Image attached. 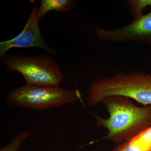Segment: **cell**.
I'll return each instance as SVG.
<instances>
[{
	"instance_id": "3",
	"label": "cell",
	"mask_w": 151,
	"mask_h": 151,
	"mask_svg": "<svg viewBox=\"0 0 151 151\" xmlns=\"http://www.w3.org/2000/svg\"><path fill=\"white\" fill-rule=\"evenodd\" d=\"M0 58L8 71L21 73L27 85L59 86L64 79L57 63L47 55L28 56L18 52Z\"/></svg>"
},
{
	"instance_id": "5",
	"label": "cell",
	"mask_w": 151,
	"mask_h": 151,
	"mask_svg": "<svg viewBox=\"0 0 151 151\" xmlns=\"http://www.w3.org/2000/svg\"><path fill=\"white\" fill-rule=\"evenodd\" d=\"M136 5L141 12L149 6L151 10L148 13L143 14L123 27L113 29L95 27L96 36L105 41L115 43L133 42L148 45L151 48V0H138Z\"/></svg>"
},
{
	"instance_id": "2",
	"label": "cell",
	"mask_w": 151,
	"mask_h": 151,
	"mask_svg": "<svg viewBox=\"0 0 151 151\" xmlns=\"http://www.w3.org/2000/svg\"><path fill=\"white\" fill-rule=\"evenodd\" d=\"M114 95L129 97L144 106L151 105V74L139 70L121 71L113 76L97 78L89 86L88 104L94 107Z\"/></svg>"
},
{
	"instance_id": "8",
	"label": "cell",
	"mask_w": 151,
	"mask_h": 151,
	"mask_svg": "<svg viewBox=\"0 0 151 151\" xmlns=\"http://www.w3.org/2000/svg\"><path fill=\"white\" fill-rule=\"evenodd\" d=\"M30 135L31 133L27 131L19 132L8 145L1 148L0 151H18L24 142Z\"/></svg>"
},
{
	"instance_id": "4",
	"label": "cell",
	"mask_w": 151,
	"mask_h": 151,
	"mask_svg": "<svg viewBox=\"0 0 151 151\" xmlns=\"http://www.w3.org/2000/svg\"><path fill=\"white\" fill-rule=\"evenodd\" d=\"M79 89H63L59 86H37L25 84L14 89L6 97L10 105L15 107L42 111L78 100L82 102Z\"/></svg>"
},
{
	"instance_id": "9",
	"label": "cell",
	"mask_w": 151,
	"mask_h": 151,
	"mask_svg": "<svg viewBox=\"0 0 151 151\" xmlns=\"http://www.w3.org/2000/svg\"></svg>"
},
{
	"instance_id": "1",
	"label": "cell",
	"mask_w": 151,
	"mask_h": 151,
	"mask_svg": "<svg viewBox=\"0 0 151 151\" xmlns=\"http://www.w3.org/2000/svg\"><path fill=\"white\" fill-rule=\"evenodd\" d=\"M101 103L105 105L109 117L105 119L92 113L96 121L95 128L108 131L100 140L119 145L151 127V105L140 107L129 97L121 95L106 97Z\"/></svg>"
},
{
	"instance_id": "7",
	"label": "cell",
	"mask_w": 151,
	"mask_h": 151,
	"mask_svg": "<svg viewBox=\"0 0 151 151\" xmlns=\"http://www.w3.org/2000/svg\"><path fill=\"white\" fill-rule=\"evenodd\" d=\"M77 1L74 0H41L37 10V17L40 20L48 12L55 11L63 13L73 9Z\"/></svg>"
},
{
	"instance_id": "6",
	"label": "cell",
	"mask_w": 151,
	"mask_h": 151,
	"mask_svg": "<svg viewBox=\"0 0 151 151\" xmlns=\"http://www.w3.org/2000/svg\"><path fill=\"white\" fill-rule=\"evenodd\" d=\"M37 6L32 9L31 12L23 29L14 38L0 42V58L13 48L36 47L46 50L49 54H56L57 50L51 48L44 40L41 35L37 17Z\"/></svg>"
}]
</instances>
